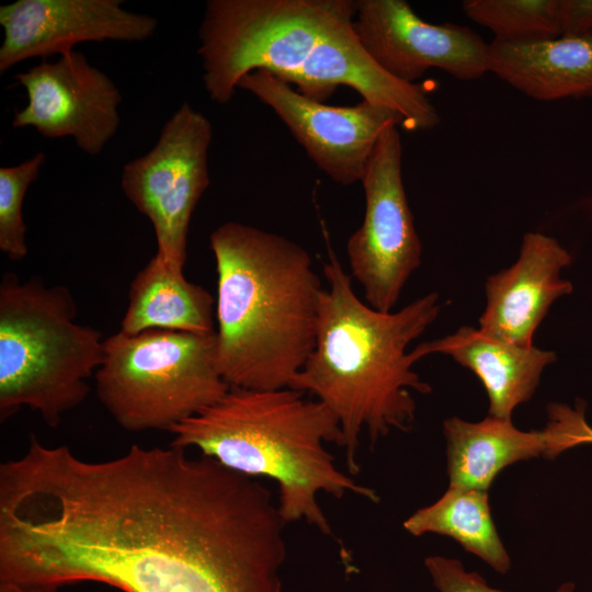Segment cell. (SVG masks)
I'll list each match as a JSON object with an SVG mask.
<instances>
[{
    "instance_id": "cell-1",
    "label": "cell",
    "mask_w": 592,
    "mask_h": 592,
    "mask_svg": "<svg viewBox=\"0 0 592 592\" xmlns=\"http://www.w3.org/2000/svg\"><path fill=\"white\" fill-rule=\"evenodd\" d=\"M186 449L132 445L91 462L42 446L0 520L4 582L123 592H282L285 526L259 480Z\"/></svg>"
},
{
    "instance_id": "cell-2",
    "label": "cell",
    "mask_w": 592,
    "mask_h": 592,
    "mask_svg": "<svg viewBox=\"0 0 592 592\" xmlns=\"http://www.w3.org/2000/svg\"><path fill=\"white\" fill-rule=\"evenodd\" d=\"M354 16V0H208L197 53L210 100L229 103L244 75L264 69L309 99L326 102L346 86L399 113L407 129L436 127L424 86L383 70L362 46Z\"/></svg>"
},
{
    "instance_id": "cell-3",
    "label": "cell",
    "mask_w": 592,
    "mask_h": 592,
    "mask_svg": "<svg viewBox=\"0 0 592 592\" xmlns=\"http://www.w3.org/2000/svg\"><path fill=\"white\" fill-rule=\"evenodd\" d=\"M328 288L320 298L315 349L291 388L308 392L337 417L351 474L366 432L372 445L391 431H408L417 405L412 391L431 386L412 369L408 345L436 319L439 294L430 293L398 311L383 312L355 294L352 276L330 253L323 264Z\"/></svg>"
},
{
    "instance_id": "cell-4",
    "label": "cell",
    "mask_w": 592,
    "mask_h": 592,
    "mask_svg": "<svg viewBox=\"0 0 592 592\" xmlns=\"http://www.w3.org/2000/svg\"><path fill=\"white\" fill-rule=\"evenodd\" d=\"M217 273L215 357L229 387H289L315 349L323 287L309 252L227 221L209 236Z\"/></svg>"
},
{
    "instance_id": "cell-5",
    "label": "cell",
    "mask_w": 592,
    "mask_h": 592,
    "mask_svg": "<svg viewBox=\"0 0 592 592\" xmlns=\"http://www.w3.org/2000/svg\"><path fill=\"white\" fill-rule=\"evenodd\" d=\"M304 395L291 387H230L218 401L174 425L171 445L195 448L237 473L270 478L287 523L305 521L332 535L319 494L378 497L337 467L326 445H342L340 423L323 402Z\"/></svg>"
},
{
    "instance_id": "cell-6",
    "label": "cell",
    "mask_w": 592,
    "mask_h": 592,
    "mask_svg": "<svg viewBox=\"0 0 592 592\" xmlns=\"http://www.w3.org/2000/svg\"><path fill=\"white\" fill-rule=\"evenodd\" d=\"M77 305L64 285L39 277L0 284V418L22 407L57 426L89 395L88 379L104 357V339L76 321Z\"/></svg>"
},
{
    "instance_id": "cell-7",
    "label": "cell",
    "mask_w": 592,
    "mask_h": 592,
    "mask_svg": "<svg viewBox=\"0 0 592 592\" xmlns=\"http://www.w3.org/2000/svg\"><path fill=\"white\" fill-rule=\"evenodd\" d=\"M215 357V333L152 329L104 339L96 396L126 431H170L229 389Z\"/></svg>"
},
{
    "instance_id": "cell-8",
    "label": "cell",
    "mask_w": 592,
    "mask_h": 592,
    "mask_svg": "<svg viewBox=\"0 0 592 592\" xmlns=\"http://www.w3.org/2000/svg\"><path fill=\"white\" fill-rule=\"evenodd\" d=\"M209 119L187 102L164 123L155 146L126 163L121 186L125 196L151 223L156 255L183 270L192 214L209 185Z\"/></svg>"
},
{
    "instance_id": "cell-9",
    "label": "cell",
    "mask_w": 592,
    "mask_h": 592,
    "mask_svg": "<svg viewBox=\"0 0 592 592\" xmlns=\"http://www.w3.org/2000/svg\"><path fill=\"white\" fill-rule=\"evenodd\" d=\"M401 164L400 134L397 126H390L379 137L365 167L361 180L364 218L346 242L352 278L361 285L365 303L383 312L396 306L422 257Z\"/></svg>"
},
{
    "instance_id": "cell-10",
    "label": "cell",
    "mask_w": 592,
    "mask_h": 592,
    "mask_svg": "<svg viewBox=\"0 0 592 592\" xmlns=\"http://www.w3.org/2000/svg\"><path fill=\"white\" fill-rule=\"evenodd\" d=\"M238 88L270 106L315 164L341 185L361 182L382 134L403 126L402 116L388 107L366 100L353 106L328 105L264 69L244 75Z\"/></svg>"
},
{
    "instance_id": "cell-11",
    "label": "cell",
    "mask_w": 592,
    "mask_h": 592,
    "mask_svg": "<svg viewBox=\"0 0 592 592\" xmlns=\"http://www.w3.org/2000/svg\"><path fill=\"white\" fill-rule=\"evenodd\" d=\"M14 78L27 95V104L14 113L15 128L33 127L46 138L71 137L83 152L96 156L119 127L118 88L80 52L43 61Z\"/></svg>"
},
{
    "instance_id": "cell-12",
    "label": "cell",
    "mask_w": 592,
    "mask_h": 592,
    "mask_svg": "<svg viewBox=\"0 0 592 592\" xmlns=\"http://www.w3.org/2000/svg\"><path fill=\"white\" fill-rule=\"evenodd\" d=\"M354 9L362 46L400 81L414 83L430 68L462 80L489 71V44L469 27L426 22L403 0H354Z\"/></svg>"
},
{
    "instance_id": "cell-13",
    "label": "cell",
    "mask_w": 592,
    "mask_h": 592,
    "mask_svg": "<svg viewBox=\"0 0 592 592\" xmlns=\"http://www.w3.org/2000/svg\"><path fill=\"white\" fill-rule=\"evenodd\" d=\"M121 0H16L0 7V71L34 57L59 56L83 42H144L156 18L127 11Z\"/></svg>"
},
{
    "instance_id": "cell-14",
    "label": "cell",
    "mask_w": 592,
    "mask_h": 592,
    "mask_svg": "<svg viewBox=\"0 0 592 592\" xmlns=\"http://www.w3.org/2000/svg\"><path fill=\"white\" fill-rule=\"evenodd\" d=\"M570 263L571 255L556 239L525 234L517 261L486 282L487 306L479 329L520 346H533L534 333L551 304L572 292L571 283L560 277Z\"/></svg>"
},
{
    "instance_id": "cell-15",
    "label": "cell",
    "mask_w": 592,
    "mask_h": 592,
    "mask_svg": "<svg viewBox=\"0 0 592 592\" xmlns=\"http://www.w3.org/2000/svg\"><path fill=\"white\" fill-rule=\"evenodd\" d=\"M432 353L446 354L471 371L487 391L488 415L500 419H511L513 410L532 398L544 368L556 361L554 352L520 346L468 326L420 343L410 355L415 363Z\"/></svg>"
},
{
    "instance_id": "cell-16",
    "label": "cell",
    "mask_w": 592,
    "mask_h": 592,
    "mask_svg": "<svg viewBox=\"0 0 592 592\" xmlns=\"http://www.w3.org/2000/svg\"><path fill=\"white\" fill-rule=\"evenodd\" d=\"M443 433L451 487L488 491L503 468L561 454L557 431L549 421L543 430L522 431L511 419L488 415L480 422H468L452 417L443 422Z\"/></svg>"
},
{
    "instance_id": "cell-17",
    "label": "cell",
    "mask_w": 592,
    "mask_h": 592,
    "mask_svg": "<svg viewBox=\"0 0 592 592\" xmlns=\"http://www.w3.org/2000/svg\"><path fill=\"white\" fill-rule=\"evenodd\" d=\"M488 70L539 101L592 96V36L492 41Z\"/></svg>"
},
{
    "instance_id": "cell-18",
    "label": "cell",
    "mask_w": 592,
    "mask_h": 592,
    "mask_svg": "<svg viewBox=\"0 0 592 592\" xmlns=\"http://www.w3.org/2000/svg\"><path fill=\"white\" fill-rule=\"evenodd\" d=\"M161 329L195 334L215 333V299L156 254L130 283L121 332L134 335Z\"/></svg>"
},
{
    "instance_id": "cell-19",
    "label": "cell",
    "mask_w": 592,
    "mask_h": 592,
    "mask_svg": "<svg viewBox=\"0 0 592 592\" xmlns=\"http://www.w3.org/2000/svg\"><path fill=\"white\" fill-rule=\"evenodd\" d=\"M402 525L413 536H448L494 571L510 570L511 559L492 520L488 491L448 486L439 500L417 510Z\"/></svg>"
},
{
    "instance_id": "cell-20",
    "label": "cell",
    "mask_w": 592,
    "mask_h": 592,
    "mask_svg": "<svg viewBox=\"0 0 592 592\" xmlns=\"http://www.w3.org/2000/svg\"><path fill=\"white\" fill-rule=\"evenodd\" d=\"M465 14L494 34V41L560 37L559 0H466Z\"/></svg>"
},
{
    "instance_id": "cell-21",
    "label": "cell",
    "mask_w": 592,
    "mask_h": 592,
    "mask_svg": "<svg viewBox=\"0 0 592 592\" xmlns=\"http://www.w3.org/2000/svg\"><path fill=\"white\" fill-rule=\"evenodd\" d=\"M44 162L45 155L38 151L16 166L0 168V250L12 261L24 259L29 252L23 202Z\"/></svg>"
},
{
    "instance_id": "cell-22",
    "label": "cell",
    "mask_w": 592,
    "mask_h": 592,
    "mask_svg": "<svg viewBox=\"0 0 592 592\" xmlns=\"http://www.w3.org/2000/svg\"><path fill=\"white\" fill-rule=\"evenodd\" d=\"M424 565L439 592H504L490 587L479 573L467 571L457 559L430 556ZM573 582H565L554 592H574Z\"/></svg>"
},
{
    "instance_id": "cell-23",
    "label": "cell",
    "mask_w": 592,
    "mask_h": 592,
    "mask_svg": "<svg viewBox=\"0 0 592 592\" xmlns=\"http://www.w3.org/2000/svg\"><path fill=\"white\" fill-rule=\"evenodd\" d=\"M584 409V402H577L576 408L562 403H550L548 407V415L558 428L563 452L592 444V428L585 420Z\"/></svg>"
},
{
    "instance_id": "cell-24",
    "label": "cell",
    "mask_w": 592,
    "mask_h": 592,
    "mask_svg": "<svg viewBox=\"0 0 592 592\" xmlns=\"http://www.w3.org/2000/svg\"><path fill=\"white\" fill-rule=\"evenodd\" d=\"M560 37L592 36V0H559Z\"/></svg>"
},
{
    "instance_id": "cell-25",
    "label": "cell",
    "mask_w": 592,
    "mask_h": 592,
    "mask_svg": "<svg viewBox=\"0 0 592 592\" xmlns=\"http://www.w3.org/2000/svg\"><path fill=\"white\" fill-rule=\"evenodd\" d=\"M0 592H58V589L44 585L0 583Z\"/></svg>"
}]
</instances>
